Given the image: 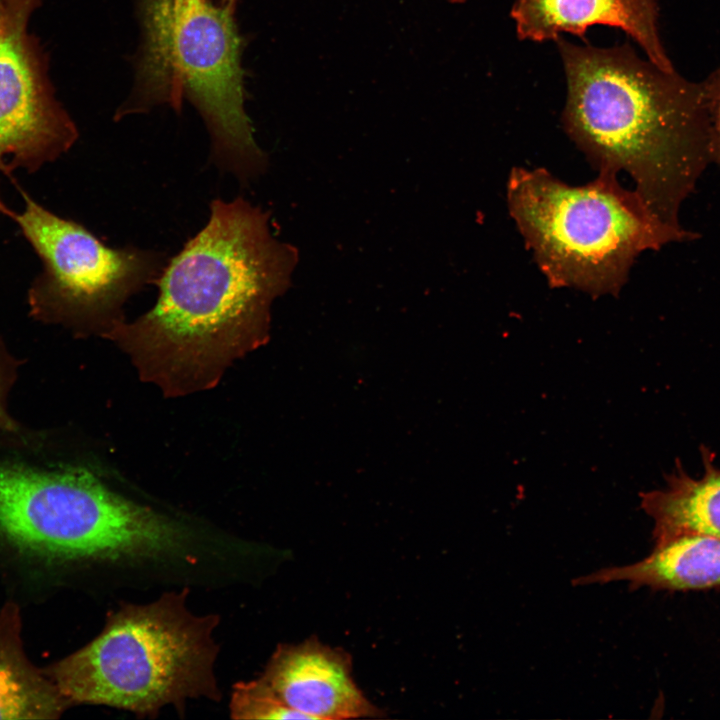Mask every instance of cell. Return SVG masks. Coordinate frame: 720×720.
<instances>
[{
  "label": "cell",
  "mask_w": 720,
  "mask_h": 720,
  "mask_svg": "<svg viewBox=\"0 0 720 720\" xmlns=\"http://www.w3.org/2000/svg\"><path fill=\"white\" fill-rule=\"evenodd\" d=\"M506 201L548 285L592 298L618 296L643 252L696 237L664 224L609 173L571 186L545 168L514 167Z\"/></svg>",
  "instance_id": "4"
},
{
  "label": "cell",
  "mask_w": 720,
  "mask_h": 720,
  "mask_svg": "<svg viewBox=\"0 0 720 720\" xmlns=\"http://www.w3.org/2000/svg\"><path fill=\"white\" fill-rule=\"evenodd\" d=\"M715 90L712 106V148L713 160L720 164V72L714 74Z\"/></svg>",
  "instance_id": "16"
},
{
  "label": "cell",
  "mask_w": 720,
  "mask_h": 720,
  "mask_svg": "<svg viewBox=\"0 0 720 720\" xmlns=\"http://www.w3.org/2000/svg\"><path fill=\"white\" fill-rule=\"evenodd\" d=\"M511 15L519 38L537 42L583 36L593 25L620 28L651 62L674 71L659 37L656 0H515Z\"/></svg>",
  "instance_id": "10"
},
{
  "label": "cell",
  "mask_w": 720,
  "mask_h": 720,
  "mask_svg": "<svg viewBox=\"0 0 720 720\" xmlns=\"http://www.w3.org/2000/svg\"><path fill=\"white\" fill-rule=\"evenodd\" d=\"M703 474L690 476L679 460L666 485L640 493V506L652 519L654 543L687 535L700 534L720 538V468L715 455L701 447Z\"/></svg>",
  "instance_id": "12"
},
{
  "label": "cell",
  "mask_w": 720,
  "mask_h": 720,
  "mask_svg": "<svg viewBox=\"0 0 720 720\" xmlns=\"http://www.w3.org/2000/svg\"><path fill=\"white\" fill-rule=\"evenodd\" d=\"M259 678L284 704L308 719L382 714L355 683L350 655L317 639L280 645Z\"/></svg>",
  "instance_id": "9"
},
{
  "label": "cell",
  "mask_w": 720,
  "mask_h": 720,
  "mask_svg": "<svg viewBox=\"0 0 720 720\" xmlns=\"http://www.w3.org/2000/svg\"><path fill=\"white\" fill-rule=\"evenodd\" d=\"M10 0H0V37L2 35Z\"/></svg>",
  "instance_id": "17"
},
{
  "label": "cell",
  "mask_w": 720,
  "mask_h": 720,
  "mask_svg": "<svg viewBox=\"0 0 720 720\" xmlns=\"http://www.w3.org/2000/svg\"><path fill=\"white\" fill-rule=\"evenodd\" d=\"M42 0H10L0 37V172L31 173L67 152L77 127L56 99L47 63L28 31Z\"/></svg>",
  "instance_id": "8"
},
{
  "label": "cell",
  "mask_w": 720,
  "mask_h": 720,
  "mask_svg": "<svg viewBox=\"0 0 720 720\" xmlns=\"http://www.w3.org/2000/svg\"><path fill=\"white\" fill-rule=\"evenodd\" d=\"M567 78L564 129L598 173L626 172L664 224L710 161L715 78L695 83L640 59L629 47L556 39Z\"/></svg>",
  "instance_id": "2"
},
{
  "label": "cell",
  "mask_w": 720,
  "mask_h": 720,
  "mask_svg": "<svg viewBox=\"0 0 720 720\" xmlns=\"http://www.w3.org/2000/svg\"><path fill=\"white\" fill-rule=\"evenodd\" d=\"M453 1H455V2H460V1H464V0H453Z\"/></svg>",
  "instance_id": "19"
},
{
  "label": "cell",
  "mask_w": 720,
  "mask_h": 720,
  "mask_svg": "<svg viewBox=\"0 0 720 720\" xmlns=\"http://www.w3.org/2000/svg\"><path fill=\"white\" fill-rule=\"evenodd\" d=\"M18 361L0 341V432L19 433V424L8 413L7 399L16 379Z\"/></svg>",
  "instance_id": "15"
},
{
  "label": "cell",
  "mask_w": 720,
  "mask_h": 720,
  "mask_svg": "<svg viewBox=\"0 0 720 720\" xmlns=\"http://www.w3.org/2000/svg\"><path fill=\"white\" fill-rule=\"evenodd\" d=\"M230 712L234 719H308L284 704L260 678L234 686Z\"/></svg>",
  "instance_id": "14"
},
{
  "label": "cell",
  "mask_w": 720,
  "mask_h": 720,
  "mask_svg": "<svg viewBox=\"0 0 720 720\" xmlns=\"http://www.w3.org/2000/svg\"><path fill=\"white\" fill-rule=\"evenodd\" d=\"M625 581L630 589L686 591L720 587V538L687 534L656 543L653 551L633 564L599 569L574 585Z\"/></svg>",
  "instance_id": "11"
},
{
  "label": "cell",
  "mask_w": 720,
  "mask_h": 720,
  "mask_svg": "<svg viewBox=\"0 0 720 720\" xmlns=\"http://www.w3.org/2000/svg\"><path fill=\"white\" fill-rule=\"evenodd\" d=\"M0 540L44 560H141L179 555L189 536L84 468L0 460Z\"/></svg>",
  "instance_id": "6"
},
{
  "label": "cell",
  "mask_w": 720,
  "mask_h": 720,
  "mask_svg": "<svg viewBox=\"0 0 720 720\" xmlns=\"http://www.w3.org/2000/svg\"><path fill=\"white\" fill-rule=\"evenodd\" d=\"M221 1L224 2L225 4H227L228 6L232 7V8H236V7H237V3H238V0H221Z\"/></svg>",
  "instance_id": "18"
},
{
  "label": "cell",
  "mask_w": 720,
  "mask_h": 720,
  "mask_svg": "<svg viewBox=\"0 0 720 720\" xmlns=\"http://www.w3.org/2000/svg\"><path fill=\"white\" fill-rule=\"evenodd\" d=\"M297 261V249L272 234L268 212L242 197L216 198L206 225L168 258L152 309L109 335L167 388L210 384L265 343L271 305Z\"/></svg>",
  "instance_id": "1"
},
{
  "label": "cell",
  "mask_w": 720,
  "mask_h": 720,
  "mask_svg": "<svg viewBox=\"0 0 720 720\" xmlns=\"http://www.w3.org/2000/svg\"><path fill=\"white\" fill-rule=\"evenodd\" d=\"M141 42L132 89L116 118L190 103L211 141V160L241 182L264 173L266 154L245 109L243 39L232 8L211 0H139Z\"/></svg>",
  "instance_id": "3"
},
{
  "label": "cell",
  "mask_w": 720,
  "mask_h": 720,
  "mask_svg": "<svg viewBox=\"0 0 720 720\" xmlns=\"http://www.w3.org/2000/svg\"><path fill=\"white\" fill-rule=\"evenodd\" d=\"M19 191L24 210L14 212L0 201V212L18 225L43 263L28 291L31 315L78 331H109L123 321L125 301L155 284L168 258L152 249L109 247L80 223Z\"/></svg>",
  "instance_id": "7"
},
{
  "label": "cell",
  "mask_w": 720,
  "mask_h": 720,
  "mask_svg": "<svg viewBox=\"0 0 720 720\" xmlns=\"http://www.w3.org/2000/svg\"><path fill=\"white\" fill-rule=\"evenodd\" d=\"M187 590L111 612L101 633L45 672L70 704L116 707L143 716L188 699L220 697L214 675L215 615L186 606Z\"/></svg>",
  "instance_id": "5"
},
{
  "label": "cell",
  "mask_w": 720,
  "mask_h": 720,
  "mask_svg": "<svg viewBox=\"0 0 720 720\" xmlns=\"http://www.w3.org/2000/svg\"><path fill=\"white\" fill-rule=\"evenodd\" d=\"M70 705L45 672L28 660L15 607L0 615V720L55 719Z\"/></svg>",
  "instance_id": "13"
}]
</instances>
